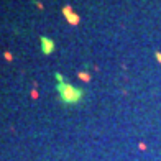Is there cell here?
I'll return each instance as SVG.
<instances>
[{
  "label": "cell",
  "mask_w": 161,
  "mask_h": 161,
  "mask_svg": "<svg viewBox=\"0 0 161 161\" xmlns=\"http://www.w3.org/2000/svg\"><path fill=\"white\" fill-rule=\"evenodd\" d=\"M63 15H64V18H66V22H68L71 26H77V25L80 23V17L72 10V7L71 5H64L63 7Z\"/></svg>",
  "instance_id": "3"
},
{
  "label": "cell",
  "mask_w": 161,
  "mask_h": 161,
  "mask_svg": "<svg viewBox=\"0 0 161 161\" xmlns=\"http://www.w3.org/2000/svg\"><path fill=\"white\" fill-rule=\"evenodd\" d=\"M40 48H41V53L45 56H51L53 53L56 51V43L53 38H48V36H41L40 38Z\"/></svg>",
  "instance_id": "2"
},
{
  "label": "cell",
  "mask_w": 161,
  "mask_h": 161,
  "mask_svg": "<svg viewBox=\"0 0 161 161\" xmlns=\"http://www.w3.org/2000/svg\"><path fill=\"white\" fill-rule=\"evenodd\" d=\"M54 79L57 80V84H61V82H66V80H64V77H63V74H61V72H54Z\"/></svg>",
  "instance_id": "5"
},
{
  "label": "cell",
  "mask_w": 161,
  "mask_h": 161,
  "mask_svg": "<svg viewBox=\"0 0 161 161\" xmlns=\"http://www.w3.org/2000/svg\"><path fill=\"white\" fill-rule=\"evenodd\" d=\"M56 92L59 95V99H61V102L66 103V105H77L86 97V91L84 89H79V87L72 86L69 82L56 84Z\"/></svg>",
  "instance_id": "1"
},
{
  "label": "cell",
  "mask_w": 161,
  "mask_h": 161,
  "mask_svg": "<svg viewBox=\"0 0 161 161\" xmlns=\"http://www.w3.org/2000/svg\"><path fill=\"white\" fill-rule=\"evenodd\" d=\"M155 57H156V61H158V63H161V53L160 51L155 53Z\"/></svg>",
  "instance_id": "9"
},
{
  "label": "cell",
  "mask_w": 161,
  "mask_h": 161,
  "mask_svg": "<svg viewBox=\"0 0 161 161\" xmlns=\"http://www.w3.org/2000/svg\"><path fill=\"white\" fill-rule=\"evenodd\" d=\"M77 77H79L82 82H91V79H92L91 74H89L87 71H79V72H77Z\"/></svg>",
  "instance_id": "4"
},
{
  "label": "cell",
  "mask_w": 161,
  "mask_h": 161,
  "mask_svg": "<svg viewBox=\"0 0 161 161\" xmlns=\"http://www.w3.org/2000/svg\"><path fill=\"white\" fill-rule=\"evenodd\" d=\"M138 148H140V150H146V145H145V143H140V145H138Z\"/></svg>",
  "instance_id": "10"
},
{
  "label": "cell",
  "mask_w": 161,
  "mask_h": 161,
  "mask_svg": "<svg viewBox=\"0 0 161 161\" xmlns=\"http://www.w3.org/2000/svg\"><path fill=\"white\" fill-rule=\"evenodd\" d=\"M3 57H5V61H13V54L10 51H5L3 53Z\"/></svg>",
  "instance_id": "6"
},
{
  "label": "cell",
  "mask_w": 161,
  "mask_h": 161,
  "mask_svg": "<svg viewBox=\"0 0 161 161\" xmlns=\"http://www.w3.org/2000/svg\"><path fill=\"white\" fill-rule=\"evenodd\" d=\"M30 95H31V99H38V97H40V94H38L36 89H31V91H30Z\"/></svg>",
  "instance_id": "7"
},
{
  "label": "cell",
  "mask_w": 161,
  "mask_h": 161,
  "mask_svg": "<svg viewBox=\"0 0 161 161\" xmlns=\"http://www.w3.org/2000/svg\"><path fill=\"white\" fill-rule=\"evenodd\" d=\"M33 3H34V5H36V7H38V8H40V10H43V8H45V5H43V3H41V2H38V0H34Z\"/></svg>",
  "instance_id": "8"
}]
</instances>
